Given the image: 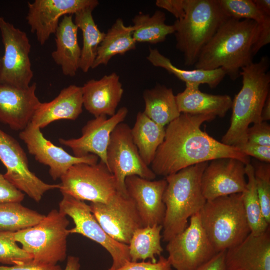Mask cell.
I'll list each match as a JSON object with an SVG mask.
<instances>
[{"label":"cell","mask_w":270,"mask_h":270,"mask_svg":"<svg viewBox=\"0 0 270 270\" xmlns=\"http://www.w3.org/2000/svg\"><path fill=\"white\" fill-rule=\"evenodd\" d=\"M216 118L181 114L168 124L164 140L151 164L156 176L166 178L189 166L222 158H233L245 164H250V157L238 148L220 142L202 130L204 122Z\"/></svg>","instance_id":"1"},{"label":"cell","mask_w":270,"mask_h":270,"mask_svg":"<svg viewBox=\"0 0 270 270\" xmlns=\"http://www.w3.org/2000/svg\"><path fill=\"white\" fill-rule=\"evenodd\" d=\"M258 30L254 21L228 18L202 50L195 69L222 68L226 76L236 80L242 69L253 62L252 47Z\"/></svg>","instance_id":"2"},{"label":"cell","mask_w":270,"mask_h":270,"mask_svg":"<svg viewBox=\"0 0 270 270\" xmlns=\"http://www.w3.org/2000/svg\"><path fill=\"white\" fill-rule=\"evenodd\" d=\"M269 67L268 58L263 56L242 69V86L232 101L231 123L222 143L236 148L245 144L250 126L262 122V110L270 94Z\"/></svg>","instance_id":"3"},{"label":"cell","mask_w":270,"mask_h":270,"mask_svg":"<svg viewBox=\"0 0 270 270\" xmlns=\"http://www.w3.org/2000/svg\"><path fill=\"white\" fill-rule=\"evenodd\" d=\"M209 162L184 168L166 178L163 195L166 211L162 225L163 240L168 242L187 228L188 220L200 212L206 200L202 188V178Z\"/></svg>","instance_id":"4"},{"label":"cell","mask_w":270,"mask_h":270,"mask_svg":"<svg viewBox=\"0 0 270 270\" xmlns=\"http://www.w3.org/2000/svg\"><path fill=\"white\" fill-rule=\"evenodd\" d=\"M228 18L218 0H186L184 16L173 24L176 48L183 54L186 66H194L202 49Z\"/></svg>","instance_id":"5"},{"label":"cell","mask_w":270,"mask_h":270,"mask_svg":"<svg viewBox=\"0 0 270 270\" xmlns=\"http://www.w3.org/2000/svg\"><path fill=\"white\" fill-rule=\"evenodd\" d=\"M200 214L203 228L218 253L240 244L251 232L242 194L206 200Z\"/></svg>","instance_id":"6"},{"label":"cell","mask_w":270,"mask_h":270,"mask_svg":"<svg viewBox=\"0 0 270 270\" xmlns=\"http://www.w3.org/2000/svg\"><path fill=\"white\" fill-rule=\"evenodd\" d=\"M69 224L66 216L53 210L35 226L14 232V239L34 264L57 265L67 257Z\"/></svg>","instance_id":"7"},{"label":"cell","mask_w":270,"mask_h":270,"mask_svg":"<svg viewBox=\"0 0 270 270\" xmlns=\"http://www.w3.org/2000/svg\"><path fill=\"white\" fill-rule=\"evenodd\" d=\"M60 190L82 201L107 204L118 192L116 179L106 165L79 164L72 166L60 178Z\"/></svg>","instance_id":"8"},{"label":"cell","mask_w":270,"mask_h":270,"mask_svg":"<svg viewBox=\"0 0 270 270\" xmlns=\"http://www.w3.org/2000/svg\"><path fill=\"white\" fill-rule=\"evenodd\" d=\"M4 52L0 68V84L20 88L30 86L34 77L30 57L32 46L27 34L0 16Z\"/></svg>","instance_id":"9"},{"label":"cell","mask_w":270,"mask_h":270,"mask_svg":"<svg viewBox=\"0 0 270 270\" xmlns=\"http://www.w3.org/2000/svg\"><path fill=\"white\" fill-rule=\"evenodd\" d=\"M106 158L108 168L116 179L118 190L124 194H128L125 186L128 176H137L150 180L156 177L142 160L126 124L120 123L112 133Z\"/></svg>","instance_id":"10"},{"label":"cell","mask_w":270,"mask_h":270,"mask_svg":"<svg viewBox=\"0 0 270 270\" xmlns=\"http://www.w3.org/2000/svg\"><path fill=\"white\" fill-rule=\"evenodd\" d=\"M62 194L59 212L70 217L75 224L73 228L69 230L70 234H81L104 248L112 258V269L120 268L131 262L128 245L115 240L104 232L92 213L90 205L68 194Z\"/></svg>","instance_id":"11"},{"label":"cell","mask_w":270,"mask_h":270,"mask_svg":"<svg viewBox=\"0 0 270 270\" xmlns=\"http://www.w3.org/2000/svg\"><path fill=\"white\" fill-rule=\"evenodd\" d=\"M168 242V258L176 270H195L218 254L203 228L200 212L190 217L184 231Z\"/></svg>","instance_id":"12"},{"label":"cell","mask_w":270,"mask_h":270,"mask_svg":"<svg viewBox=\"0 0 270 270\" xmlns=\"http://www.w3.org/2000/svg\"><path fill=\"white\" fill-rule=\"evenodd\" d=\"M0 160L6 170V179L37 202L46 192L60 189V184H46L30 170L24 150L14 138L0 128Z\"/></svg>","instance_id":"13"},{"label":"cell","mask_w":270,"mask_h":270,"mask_svg":"<svg viewBox=\"0 0 270 270\" xmlns=\"http://www.w3.org/2000/svg\"><path fill=\"white\" fill-rule=\"evenodd\" d=\"M90 206L104 232L120 243L128 245L134 232L143 228L136 205L128 194L118 192L107 204Z\"/></svg>","instance_id":"14"},{"label":"cell","mask_w":270,"mask_h":270,"mask_svg":"<svg viewBox=\"0 0 270 270\" xmlns=\"http://www.w3.org/2000/svg\"><path fill=\"white\" fill-rule=\"evenodd\" d=\"M40 130L30 122L20 132L19 136L26 145L29 154L38 162L49 168V173L53 180L60 179L75 164H94L98 162L99 158L94 154L82 158L70 154L48 140Z\"/></svg>","instance_id":"15"},{"label":"cell","mask_w":270,"mask_h":270,"mask_svg":"<svg viewBox=\"0 0 270 270\" xmlns=\"http://www.w3.org/2000/svg\"><path fill=\"white\" fill-rule=\"evenodd\" d=\"M97 0H36L28 2L26 16L31 32L44 46L55 34L62 16L73 15L87 8L95 9Z\"/></svg>","instance_id":"16"},{"label":"cell","mask_w":270,"mask_h":270,"mask_svg":"<svg viewBox=\"0 0 270 270\" xmlns=\"http://www.w3.org/2000/svg\"><path fill=\"white\" fill-rule=\"evenodd\" d=\"M128 113V109L122 107L109 118L106 116L95 118L82 128L80 138H60L58 141L62 145L70 148L74 156L82 158L94 154L108 166L106 154L112 133L124 122Z\"/></svg>","instance_id":"17"},{"label":"cell","mask_w":270,"mask_h":270,"mask_svg":"<svg viewBox=\"0 0 270 270\" xmlns=\"http://www.w3.org/2000/svg\"><path fill=\"white\" fill-rule=\"evenodd\" d=\"M209 162L202 178V188L206 200L242 194L246 188V165L233 158Z\"/></svg>","instance_id":"18"},{"label":"cell","mask_w":270,"mask_h":270,"mask_svg":"<svg viewBox=\"0 0 270 270\" xmlns=\"http://www.w3.org/2000/svg\"><path fill=\"white\" fill-rule=\"evenodd\" d=\"M166 186V179L150 180L137 176L126 178V193L136 205L143 227L162 225L166 211L163 195Z\"/></svg>","instance_id":"19"},{"label":"cell","mask_w":270,"mask_h":270,"mask_svg":"<svg viewBox=\"0 0 270 270\" xmlns=\"http://www.w3.org/2000/svg\"><path fill=\"white\" fill-rule=\"evenodd\" d=\"M36 90V83L26 88L0 84V122L14 130H24L42 103Z\"/></svg>","instance_id":"20"},{"label":"cell","mask_w":270,"mask_h":270,"mask_svg":"<svg viewBox=\"0 0 270 270\" xmlns=\"http://www.w3.org/2000/svg\"><path fill=\"white\" fill-rule=\"evenodd\" d=\"M82 87L84 106L94 118L111 117L116 113L124 92L116 73L106 75L99 80H90Z\"/></svg>","instance_id":"21"},{"label":"cell","mask_w":270,"mask_h":270,"mask_svg":"<svg viewBox=\"0 0 270 270\" xmlns=\"http://www.w3.org/2000/svg\"><path fill=\"white\" fill-rule=\"evenodd\" d=\"M226 262L228 270H270V228L258 235L250 232L227 250Z\"/></svg>","instance_id":"22"},{"label":"cell","mask_w":270,"mask_h":270,"mask_svg":"<svg viewBox=\"0 0 270 270\" xmlns=\"http://www.w3.org/2000/svg\"><path fill=\"white\" fill-rule=\"evenodd\" d=\"M83 106L82 87L70 85L62 90L52 101L42 102L31 123L42 129L57 120H75L82 112Z\"/></svg>","instance_id":"23"},{"label":"cell","mask_w":270,"mask_h":270,"mask_svg":"<svg viewBox=\"0 0 270 270\" xmlns=\"http://www.w3.org/2000/svg\"><path fill=\"white\" fill-rule=\"evenodd\" d=\"M78 30L73 15H68L63 17L55 34L56 48L52 56L66 76L74 77L80 69L82 48L78 42Z\"/></svg>","instance_id":"24"},{"label":"cell","mask_w":270,"mask_h":270,"mask_svg":"<svg viewBox=\"0 0 270 270\" xmlns=\"http://www.w3.org/2000/svg\"><path fill=\"white\" fill-rule=\"evenodd\" d=\"M186 84L184 90L176 96L180 114L224 118L232 108V100L230 96L204 93L200 90V84Z\"/></svg>","instance_id":"25"},{"label":"cell","mask_w":270,"mask_h":270,"mask_svg":"<svg viewBox=\"0 0 270 270\" xmlns=\"http://www.w3.org/2000/svg\"><path fill=\"white\" fill-rule=\"evenodd\" d=\"M134 31L132 26H126L122 18L117 19L100 44L92 68L107 66L114 56L135 50L136 42L133 38Z\"/></svg>","instance_id":"26"},{"label":"cell","mask_w":270,"mask_h":270,"mask_svg":"<svg viewBox=\"0 0 270 270\" xmlns=\"http://www.w3.org/2000/svg\"><path fill=\"white\" fill-rule=\"evenodd\" d=\"M144 113L158 125L165 127L178 118L181 114L177 105L173 90L158 84L144 90Z\"/></svg>","instance_id":"27"},{"label":"cell","mask_w":270,"mask_h":270,"mask_svg":"<svg viewBox=\"0 0 270 270\" xmlns=\"http://www.w3.org/2000/svg\"><path fill=\"white\" fill-rule=\"evenodd\" d=\"M132 138L144 163L150 166L156 151L164 140L166 128L150 119L144 112L138 113L134 127Z\"/></svg>","instance_id":"28"},{"label":"cell","mask_w":270,"mask_h":270,"mask_svg":"<svg viewBox=\"0 0 270 270\" xmlns=\"http://www.w3.org/2000/svg\"><path fill=\"white\" fill-rule=\"evenodd\" d=\"M146 58L154 66L166 70L186 84H206L214 88L218 86L226 76V73L222 68L211 70L180 69L174 65L171 60L157 48H150Z\"/></svg>","instance_id":"29"},{"label":"cell","mask_w":270,"mask_h":270,"mask_svg":"<svg viewBox=\"0 0 270 270\" xmlns=\"http://www.w3.org/2000/svg\"><path fill=\"white\" fill-rule=\"evenodd\" d=\"M94 10L87 8L74 14V22L82 30L83 38L80 69L85 73L92 68L98 48L106 36V33L100 30L94 19Z\"/></svg>","instance_id":"30"},{"label":"cell","mask_w":270,"mask_h":270,"mask_svg":"<svg viewBox=\"0 0 270 270\" xmlns=\"http://www.w3.org/2000/svg\"><path fill=\"white\" fill-rule=\"evenodd\" d=\"M166 16L160 10L153 15L140 13L132 20V36L136 42L157 44L164 42L166 37L175 32L174 25L166 24Z\"/></svg>","instance_id":"31"},{"label":"cell","mask_w":270,"mask_h":270,"mask_svg":"<svg viewBox=\"0 0 270 270\" xmlns=\"http://www.w3.org/2000/svg\"><path fill=\"white\" fill-rule=\"evenodd\" d=\"M162 226H154L140 228L134 233L128 244L132 262L149 260L156 262V257L164 252L161 244Z\"/></svg>","instance_id":"32"},{"label":"cell","mask_w":270,"mask_h":270,"mask_svg":"<svg viewBox=\"0 0 270 270\" xmlns=\"http://www.w3.org/2000/svg\"><path fill=\"white\" fill-rule=\"evenodd\" d=\"M46 216L23 206L21 202L0 204V232H16L39 224Z\"/></svg>","instance_id":"33"},{"label":"cell","mask_w":270,"mask_h":270,"mask_svg":"<svg viewBox=\"0 0 270 270\" xmlns=\"http://www.w3.org/2000/svg\"><path fill=\"white\" fill-rule=\"evenodd\" d=\"M246 173L248 178L246 188L242 193V202L251 233L258 235L270 228L262 212L257 192L252 164L246 165Z\"/></svg>","instance_id":"34"},{"label":"cell","mask_w":270,"mask_h":270,"mask_svg":"<svg viewBox=\"0 0 270 270\" xmlns=\"http://www.w3.org/2000/svg\"><path fill=\"white\" fill-rule=\"evenodd\" d=\"M228 18L254 21L258 26L270 24V16L262 13L252 0H218Z\"/></svg>","instance_id":"35"},{"label":"cell","mask_w":270,"mask_h":270,"mask_svg":"<svg viewBox=\"0 0 270 270\" xmlns=\"http://www.w3.org/2000/svg\"><path fill=\"white\" fill-rule=\"evenodd\" d=\"M14 239V233L0 232V263L21 265L32 261L30 254L20 248Z\"/></svg>","instance_id":"36"},{"label":"cell","mask_w":270,"mask_h":270,"mask_svg":"<svg viewBox=\"0 0 270 270\" xmlns=\"http://www.w3.org/2000/svg\"><path fill=\"white\" fill-rule=\"evenodd\" d=\"M253 166L262 212L266 220L270 224V164L258 162Z\"/></svg>","instance_id":"37"},{"label":"cell","mask_w":270,"mask_h":270,"mask_svg":"<svg viewBox=\"0 0 270 270\" xmlns=\"http://www.w3.org/2000/svg\"><path fill=\"white\" fill-rule=\"evenodd\" d=\"M247 142L264 146H270V126L262 122L249 127L246 132Z\"/></svg>","instance_id":"38"},{"label":"cell","mask_w":270,"mask_h":270,"mask_svg":"<svg viewBox=\"0 0 270 270\" xmlns=\"http://www.w3.org/2000/svg\"><path fill=\"white\" fill-rule=\"evenodd\" d=\"M24 194L16 188L0 173V204L8 202H22Z\"/></svg>","instance_id":"39"},{"label":"cell","mask_w":270,"mask_h":270,"mask_svg":"<svg viewBox=\"0 0 270 270\" xmlns=\"http://www.w3.org/2000/svg\"><path fill=\"white\" fill-rule=\"evenodd\" d=\"M108 270H172V266L168 258L160 256L156 262H129L118 269L110 268Z\"/></svg>","instance_id":"40"},{"label":"cell","mask_w":270,"mask_h":270,"mask_svg":"<svg viewBox=\"0 0 270 270\" xmlns=\"http://www.w3.org/2000/svg\"><path fill=\"white\" fill-rule=\"evenodd\" d=\"M237 148L247 156H252L263 162H270V146H262L247 142Z\"/></svg>","instance_id":"41"},{"label":"cell","mask_w":270,"mask_h":270,"mask_svg":"<svg viewBox=\"0 0 270 270\" xmlns=\"http://www.w3.org/2000/svg\"><path fill=\"white\" fill-rule=\"evenodd\" d=\"M156 4L172 14L176 20L182 19L185 16L186 0H157Z\"/></svg>","instance_id":"42"},{"label":"cell","mask_w":270,"mask_h":270,"mask_svg":"<svg viewBox=\"0 0 270 270\" xmlns=\"http://www.w3.org/2000/svg\"><path fill=\"white\" fill-rule=\"evenodd\" d=\"M226 250L218 252L210 260L195 270H228L226 262Z\"/></svg>","instance_id":"43"},{"label":"cell","mask_w":270,"mask_h":270,"mask_svg":"<svg viewBox=\"0 0 270 270\" xmlns=\"http://www.w3.org/2000/svg\"><path fill=\"white\" fill-rule=\"evenodd\" d=\"M0 270H62L59 265L49 266L36 264L33 262L10 266H0Z\"/></svg>","instance_id":"44"},{"label":"cell","mask_w":270,"mask_h":270,"mask_svg":"<svg viewBox=\"0 0 270 270\" xmlns=\"http://www.w3.org/2000/svg\"><path fill=\"white\" fill-rule=\"evenodd\" d=\"M258 8L264 14L270 16V0H254Z\"/></svg>","instance_id":"45"},{"label":"cell","mask_w":270,"mask_h":270,"mask_svg":"<svg viewBox=\"0 0 270 270\" xmlns=\"http://www.w3.org/2000/svg\"><path fill=\"white\" fill-rule=\"evenodd\" d=\"M80 258L74 256H69L64 270H80Z\"/></svg>","instance_id":"46"},{"label":"cell","mask_w":270,"mask_h":270,"mask_svg":"<svg viewBox=\"0 0 270 270\" xmlns=\"http://www.w3.org/2000/svg\"><path fill=\"white\" fill-rule=\"evenodd\" d=\"M262 122H267L270 120V94L265 102L262 112Z\"/></svg>","instance_id":"47"},{"label":"cell","mask_w":270,"mask_h":270,"mask_svg":"<svg viewBox=\"0 0 270 270\" xmlns=\"http://www.w3.org/2000/svg\"><path fill=\"white\" fill-rule=\"evenodd\" d=\"M0 64H1V58H0Z\"/></svg>","instance_id":"48"}]
</instances>
